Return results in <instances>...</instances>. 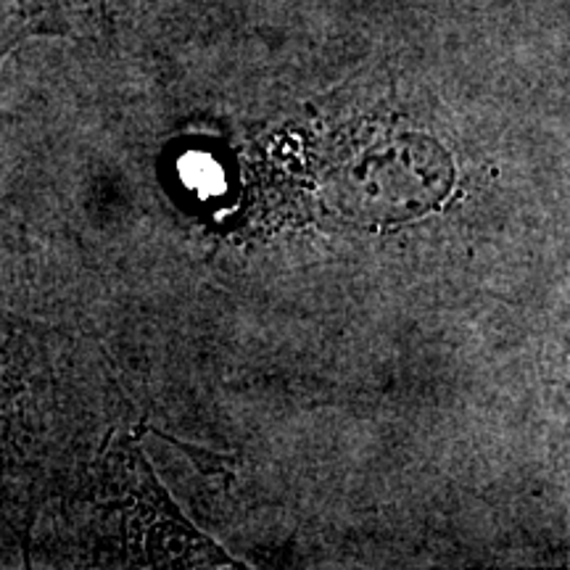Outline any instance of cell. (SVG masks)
<instances>
[{"label": "cell", "instance_id": "6da1fadb", "mask_svg": "<svg viewBox=\"0 0 570 570\" xmlns=\"http://www.w3.org/2000/svg\"><path fill=\"white\" fill-rule=\"evenodd\" d=\"M42 32L75 24H106L138 9L146 0H30Z\"/></svg>", "mask_w": 570, "mask_h": 570}, {"label": "cell", "instance_id": "7a4b0ae2", "mask_svg": "<svg viewBox=\"0 0 570 570\" xmlns=\"http://www.w3.org/2000/svg\"><path fill=\"white\" fill-rule=\"evenodd\" d=\"M38 32L42 30L30 0H0V67L13 48Z\"/></svg>", "mask_w": 570, "mask_h": 570}]
</instances>
